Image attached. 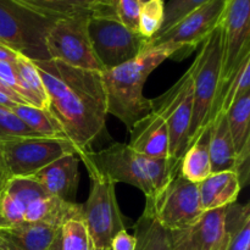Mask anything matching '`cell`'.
Listing matches in <instances>:
<instances>
[{
	"label": "cell",
	"instance_id": "74e56055",
	"mask_svg": "<svg viewBox=\"0 0 250 250\" xmlns=\"http://www.w3.org/2000/svg\"><path fill=\"white\" fill-rule=\"evenodd\" d=\"M5 181V177H4V173H2V171H1V168H0V185H1L2 182H4Z\"/></svg>",
	"mask_w": 250,
	"mask_h": 250
},
{
	"label": "cell",
	"instance_id": "836d02e7",
	"mask_svg": "<svg viewBox=\"0 0 250 250\" xmlns=\"http://www.w3.org/2000/svg\"><path fill=\"white\" fill-rule=\"evenodd\" d=\"M92 15L116 16L117 0H77Z\"/></svg>",
	"mask_w": 250,
	"mask_h": 250
},
{
	"label": "cell",
	"instance_id": "484cf974",
	"mask_svg": "<svg viewBox=\"0 0 250 250\" xmlns=\"http://www.w3.org/2000/svg\"><path fill=\"white\" fill-rule=\"evenodd\" d=\"M14 65L16 67L22 84L31 97L33 106L48 109V95H46L45 88H44L42 78L37 71L36 66H34L33 61L21 55Z\"/></svg>",
	"mask_w": 250,
	"mask_h": 250
},
{
	"label": "cell",
	"instance_id": "4fadbf2b",
	"mask_svg": "<svg viewBox=\"0 0 250 250\" xmlns=\"http://www.w3.org/2000/svg\"><path fill=\"white\" fill-rule=\"evenodd\" d=\"M221 29V97L242 61L250 55V0H229ZM221 103V99H220Z\"/></svg>",
	"mask_w": 250,
	"mask_h": 250
},
{
	"label": "cell",
	"instance_id": "ac0fdd59",
	"mask_svg": "<svg viewBox=\"0 0 250 250\" xmlns=\"http://www.w3.org/2000/svg\"><path fill=\"white\" fill-rule=\"evenodd\" d=\"M61 227L46 224H22L0 229V242L9 250H48Z\"/></svg>",
	"mask_w": 250,
	"mask_h": 250
},
{
	"label": "cell",
	"instance_id": "f1b7e54d",
	"mask_svg": "<svg viewBox=\"0 0 250 250\" xmlns=\"http://www.w3.org/2000/svg\"><path fill=\"white\" fill-rule=\"evenodd\" d=\"M164 0H150L141 5L138 32L143 38H153L160 31L164 22Z\"/></svg>",
	"mask_w": 250,
	"mask_h": 250
},
{
	"label": "cell",
	"instance_id": "d6a6232c",
	"mask_svg": "<svg viewBox=\"0 0 250 250\" xmlns=\"http://www.w3.org/2000/svg\"><path fill=\"white\" fill-rule=\"evenodd\" d=\"M139 0H117L116 17L129 31L139 33V12H141Z\"/></svg>",
	"mask_w": 250,
	"mask_h": 250
},
{
	"label": "cell",
	"instance_id": "8fae6325",
	"mask_svg": "<svg viewBox=\"0 0 250 250\" xmlns=\"http://www.w3.org/2000/svg\"><path fill=\"white\" fill-rule=\"evenodd\" d=\"M88 33L103 71L133 60L144 50L148 41L126 28L116 16L92 15L88 20Z\"/></svg>",
	"mask_w": 250,
	"mask_h": 250
},
{
	"label": "cell",
	"instance_id": "277c9868",
	"mask_svg": "<svg viewBox=\"0 0 250 250\" xmlns=\"http://www.w3.org/2000/svg\"><path fill=\"white\" fill-rule=\"evenodd\" d=\"M82 219V207L49 194L31 178H9L0 185V229L22 224H46L61 227Z\"/></svg>",
	"mask_w": 250,
	"mask_h": 250
},
{
	"label": "cell",
	"instance_id": "2e32d148",
	"mask_svg": "<svg viewBox=\"0 0 250 250\" xmlns=\"http://www.w3.org/2000/svg\"><path fill=\"white\" fill-rule=\"evenodd\" d=\"M78 164L80 159L76 154H67L27 178L38 183L53 197L65 202L76 203V192L80 181Z\"/></svg>",
	"mask_w": 250,
	"mask_h": 250
},
{
	"label": "cell",
	"instance_id": "603a6c76",
	"mask_svg": "<svg viewBox=\"0 0 250 250\" xmlns=\"http://www.w3.org/2000/svg\"><path fill=\"white\" fill-rule=\"evenodd\" d=\"M225 226L227 246L225 250H249L250 248V205L232 203L226 207Z\"/></svg>",
	"mask_w": 250,
	"mask_h": 250
},
{
	"label": "cell",
	"instance_id": "d590c367",
	"mask_svg": "<svg viewBox=\"0 0 250 250\" xmlns=\"http://www.w3.org/2000/svg\"><path fill=\"white\" fill-rule=\"evenodd\" d=\"M20 56L21 55L17 51L12 50L11 48L0 43V62L15 63L19 60Z\"/></svg>",
	"mask_w": 250,
	"mask_h": 250
},
{
	"label": "cell",
	"instance_id": "60d3db41",
	"mask_svg": "<svg viewBox=\"0 0 250 250\" xmlns=\"http://www.w3.org/2000/svg\"><path fill=\"white\" fill-rule=\"evenodd\" d=\"M146 1H150V0H139V2H141V4H144V2H146Z\"/></svg>",
	"mask_w": 250,
	"mask_h": 250
},
{
	"label": "cell",
	"instance_id": "44dd1931",
	"mask_svg": "<svg viewBox=\"0 0 250 250\" xmlns=\"http://www.w3.org/2000/svg\"><path fill=\"white\" fill-rule=\"evenodd\" d=\"M209 127H205L181 158L180 175L199 185L212 173L209 154Z\"/></svg>",
	"mask_w": 250,
	"mask_h": 250
},
{
	"label": "cell",
	"instance_id": "ab89813d",
	"mask_svg": "<svg viewBox=\"0 0 250 250\" xmlns=\"http://www.w3.org/2000/svg\"><path fill=\"white\" fill-rule=\"evenodd\" d=\"M0 88H1V89H5V90H10V89H7L6 87H4V85L1 84V82H0ZM10 92H11V90H10ZM14 94H15V93H14Z\"/></svg>",
	"mask_w": 250,
	"mask_h": 250
},
{
	"label": "cell",
	"instance_id": "7c38bea8",
	"mask_svg": "<svg viewBox=\"0 0 250 250\" xmlns=\"http://www.w3.org/2000/svg\"><path fill=\"white\" fill-rule=\"evenodd\" d=\"M153 111L161 116L168 131L170 158L181 160L188 146L193 115V78L187 72L163 95L151 100Z\"/></svg>",
	"mask_w": 250,
	"mask_h": 250
},
{
	"label": "cell",
	"instance_id": "5bb4252c",
	"mask_svg": "<svg viewBox=\"0 0 250 250\" xmlns=\"http://www.w3.org/2000/svg\"><path fill=\"white\" fill-rule=\"evenodd\" d=\"M227 1L209 0L170 29L148 39L146 46L168 44L177 46L181 51L193 50L219 27Z\"/></svg>",
	"mask_w": 250,
	"mask_h": 250
},
{
	"label": "cell",
	"instance_id": "7a4b0ae2",
	"mask_svg": "<svg viewBox=\"0 0 250 250\" xmlns=\"http://www.w3.org/2000/svg\"><path fill=\"white\" fill-rule=\"evenodd\" d=\"M175 45L146 46L133 60L102 72L107 102V114L117 117L127 129L151 111V100L143 94L149 75L168 58L180 53Z\"/></svg>",
	"mask_w": 250,
	"mask_h": 250
},
{
	"label": "cell",
	"instance_id": "83f0119b",
	"mask_svg": "<svg viewBox=\"0 0 250 250\" xmlns=\"http://www.w3.org/2000/svg\"><path fill=\"white\" fill-rule=\"evenodd\" d=\"M248 92H250V55L242 61L225 88L220 103V111L226 112L238 98Z\"/></svg>",
	"mask_w": 250,
	"mask_h": 250
},
{
	"label": "cell",
	"instance_id": "3957f363",
	"mask_svg": "<svg viewBox=\"0 0 250 250\" xmlns=\"http://www.w3.org/2000/svg\"><path fill=\"white\" fill-rule=\"evenodd\" d=\"M87 170L100 173L107 180L138 188L146 198L153 197L180 170L181 160L153 159L136 153L125 143H112L102 150L78 154Z\"/></svg>",
	"mask_w": 250,
	"mask_h": 250
},
{
	"label": "cell",
	"instance_id": "f35d334b",
	"mask_svg": "<svg viewBox=\"0 0 250 250\" xmlns=\"http://www.w3.org/2000/svg\"><path fill=\"white\" fill-rule=\"evenodd\" d=\"M0 250H9V249H7V248H6V247H5V246H4V244H2V243H1V242H0Z\"/></svg>",
	"mask_w": 250,
	"mask_h": 250
},
{
	"label": "cell",
	"instance_id": "e575fe53",
	"mask_svg": "<svg viewBox=\"0 0 250 250\" xmlns=\"http://www.w3.org/2000/svg\"><path fill=\"white\" fill-rule=\"evenodd\" d=\"M137 239L126 229L117 232L110 244V250H136Z\"/></svg>",
	"mask_w": 250,
	"mask_h": 250
},
{
	"label": "cell",
	"instance_id": "d4e9b609",
	"mask_svg": "<svg viewBox=\"0 0 250 250\" xmlns=\"http://www.w3.org/2000/svg\"><path fill=\"white\" fill-rule=\"evenodd\" d=\"M134 232L136 250H172L170 232L143 214L134 225Z\"/></svg>",
	"mask_w": 250,
	"mask_h": 250
},
{
	"label": "cell",
	"instance_id": "e0dca14e",
	"mask_svg": "<svg viewBox=\"0 0 250 250\" xmlns=\"http://www.w3.org/2000/svg\"><path fill=\"white\" fill-rule=\"evenodd\" d=\"M128 146L141 155L153 159H168V131L161 116L151 110L129 129Z\"/></svg>",
	"mask_w": 250,
	"mask_h": 250
},
{
	"label": "cell",
	"instance_id": "9a60e30c",
	"mask_svg": "<svg viewBox=\"0 0 250 250\" xmlns=\"http://www.w3.org/2000/svg\"><path fill=\"white\" fill-rule=\"evenodd\" d=\"M226 208L208 210L192 225L170 232L172 250H225L227 232Z\"/></svg>",
	"mask_w": 250,
	"mask_h": 250
},
{
	"label": "cell",
	"instance_id": "ffe728a7",
	"mask_svg": "<svg viewBox=\"0 0 250 250\" xmlns=\"http://www.w3.org/2000/svg\"><path fill=\"white\" fill-rule=\"evenodd\" d=\"M209 154L212 173L234 170L237 154L227 126L226 115L222 111L217 112L210 124Z\"/></svg>",
	"mask_w": 250,
	"mask_h": 250
},
{
	"label": "cell",
	"instance_id": "8d00e7d4",
	"mask_svg": "<svg viewBox=\"0 0 250 250\" xmlns=\"http://www.w3.org/2000/svg\"><path fill=\"white\" fill-rule=\"evenodd\" d=\"M48 250H62V248H61V229L58 233V236L55 237L53 243H51V246L49 247Z\"/></svg>",
	"mask_w": 250,
	"mask_h": 250
},
{
	"label": "cell",
	"instance_id": "d6986e66",
	"mask_svg": "<svg viewBox=\"0 0 250 250\" xmlns=\"http://www.w3.org/2000/svg\"><path fill=\"white\" fill-rule=\"evenodd\" d=\"M202 208L204 211L229 207L236 203L242 187L233 171L211 173L198 185Z\"/></svg>",
	"mask_w": 250,
	"mask_h": 250
},
{
	"label": "cell",
	"instance_id": "ba28073f",
	"mask_svg": "<svg viewBox=\"0 0 250 250\" xmlns=\"http://www.w3.org/2000/svg\"><path fill=\"white\" fill-rule=\"evenodd\" d=\"M89 173L90 190L82 207V221L87 229L93 250H110L117 232L126 229V222L116 198V185L100 173Z\"/></svg>",
	"mask_w": 250,
	"mask_h": 250
},
{
	"label": "cell",
	"instance_id": "cb8c5ba5",
	"mask_svg": "<svg viewBox=\"0 0 250 250\" xmlns=\"http://www.w3.org/2000/svg\"><path fill=\"white\" fill-rule=\"evenodd\" d=\"M237 155L250 148V92L242 95L225 112Z\"/></svg>",
	"mask_w": 250,
	"mask_h": 250
},
{
	"label": "cell",
	"instance_id": "30bf717a",
	"mask_svg": "<svg viewBox=\"0 0 250 250\" xmlns=\"http://www.w3.org/2000/svg\"><path fill=\"white\" fill-rule=\"evenodd\" d=\"M92 15L82 14L58 19L45 36L49 59L72 67L99 71L103 68L95 56L88 33V20Z\"/></svg>",
	"mask_w": 250,
	"mask_h": 250
},
{
	"label": "cell",
	"instance_id": "5b68a950",
	"mask_svg": "<svg viewBox=\"0 0 250 250\" xmlns=\"http://www.w3.org/2000/svg\"><path fill=\"white\" fill-rule=\"evenodd\" d=\"M193 78V115L188 146L209 126L220 111L221 99V29L220 24L202 43V49L189 67ZM187 146V148H188Z\"/></svg>",
	"mask_w": 250,
	"mask_h": 250
},
{
	"label": "cell",
	"instance_id": "f546056e",
	"mask_svg": "<svg viewBox=\"0 0 250 250\" xmlns=\"http://www.w3.org/2000/svg\"><path fill=\"white\" fill-rule=\"evenodd\" d=\"M62 250H93L82 219H72L61 226Z\"/></svg>",
	"mask_w": 250,
	"mask_h": 250
},
{
	"label": "cell",
	"instance_id": "9c48e42d",
	"mask_svg": "<svg viewBox=\"0 0 250 250\" xmlns=\"http://www.w3.org/2000/svg\"><path fill=\"white\" fill-rule=\"evenodd\" d=\"M203 212L198 185L177 172L159 192L146 199L143 215L166 231L173 232L192 225Z\"/></svg>",
	"mask_w": 250,
	"mask_h": 250
},
{
	"label": "cell",
	"instance_id": "6da1fadb",
	"mask_svg": "<svg viewBox=\"0 0 250 250\" xmlns=\"http://www.w3.org/2000/svg\"><path fill=\"white\" fill-rule=\"evenodd\" d=\"M33 63L48 95L49 112L75 146L76 155L93 150V144L107 136L102 72L72 67L53 59Z\"/></svg>",
	"mask_w": 250,
	"mask_h": 250
},
{
	"label": "cell",
	"instance_id": "1f68e13d",
	"mask_svg": "<svg viewBox=\"0 0 250 250\" xmlns=\"http://www.w3.org/2000/svg\"><path fill=\"white\" fill-rule=\"evenodd\" d=\"M16 137H39L31 131L14 112L0 105V139Z\"/></svg>",
	"mask_w": 250,
	"mask_h": 250
},
{
	"label": "cell",
	"instance_id": "52a82bcc",
	"mask_svg": "<svg viewBox=\"0 0 250 250\" xmlns=\"http://www.w3.org/2000/svg\"><path fill=\"white\" fill-rule=\"evenodd\" d=\"M67 154H76V149L66 139L48 137L0 139V168L5 181L16 177H31L56 159Z\"/></svg>",
	"mask_w": 250,
	"mask_h": 250
},
{
	"label": "cell",
	"instance_id": "8992f818",
	"mask_svg": "<svg viewBox=\"0 0 250 250\" xmlns=\"http://www.w3.org/2000/svg\"><path fill=\"white\" fill-rule=\"evenodd\" d=\"M55 21L15 0H0V43L32 61L49 60L45 36Z\"/></svg>",
	"mask_w": 250,
	"mask_h": 250
},
{
	"label": "cell",
	"instance_id": "7402d4cb",
	"mask_svg": "<svg viewBox=\"0 0 250 250\" xmlns=\"http://www.w3.org/2000/svg\"><path fill=\"white\" fill-rule=\"evenodd\" d=\"M10 110L37 136L68 141L60 124L48 109H42L28 104H16Z\"/></svg>",
	"mask_w": 250,
	"mask_h": 250
},
{
	"label": "cell",
	"instance_id": "4dcf8cb0",
	"mask_svg": "<svg viewBox=\"0 0 250 250\" xmlns=\"http://www.w3.org/2000/svg\"><path fill=\"white\" fill-rule=\"evenodd\" d=\"M209 0H170L164 7V22L156 34L167 31Z\"/></svg>",
	"mask_w": 250,
	"mask_h": 250
},
{
	"label": "cell",
	"instance_id": "4316f807",
	"mask_svg": "<svg viewBox=\"0 0 250 250\" xmlns=\"http://www.w3.org/2000/svg\"><path fill=\"white\" fill-rule=\"evenodd\" d=\"M19 4L51 19L90 14L77 0H15Z\"/></svg>",
	"mask_w": 250,
	"mask_h": 250
}]
</instances>
